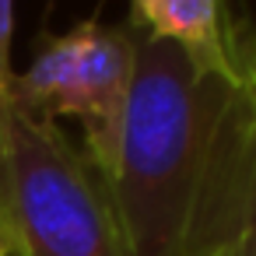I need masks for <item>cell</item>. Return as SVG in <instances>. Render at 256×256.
<instances>
[{"instance_id": "6da1fadb", "label": "cell", "mask_w": 256, "mask_h": 256, "mask_svg": "<svg viewBox=\"0 0 256 256\" xmlns=\"http://www.w3.org/2000/svg\"><path fill=\"white\" fill-rule=\"evenodd\" d=\"M130 28V25H126ZM134 36V84L106 179L130 256H224L256 179V102L246 81L196 70Z\"/></svg>"}, {"instance_id": "7a4b0ae2", "label": "cell", "mask_w": 256, "mask_h": 256, "mask_svg": "<svg viewBox=\"0 0 256 256\" xmlns=\"http://www.w3.org/2000/svg\"><path fill=\"white\" fill-rule=\"evenodd\" d=\"M0 238L8 256H130L84 151L56 123L25 112L0 154Z\"/></svg>"}, {"instance_id": "3957f363", "label": "cell", "mask_w": 256, "mask_h": 256, "mask_svg": "<svg viewBox=\"0 0 256 256\" xmlns=\"http://www.w3.org/2000/svg\"><path fill=\"white\" fill-rule=\"evenodd\" d=\"M134 84V36L126 25L78 22L46 32L32 64L14 78V106L32 120H78L84 158L102 176L116 168L123 120Z\"/></svg>"}, {"instance_id": "277c9868", "label": "cell", "mask_w": 256, "mask_h": 256, "mask_svg": "<svg viewBox=\"0 0 256 256\" xmlns=\"http://www.w3.org/2000/svg\"><path fill=\"white\" fill-rule=\"evenodd\" d=\"M126 25L148 39L168 42L204 74L246 81L238 36L232 32V14L221 0H134Z\"/></svg>"}, {"instance_id": "5b68a950", "label": "cell", "mask_w": 256, "mask_h": 256, "mask_svg": "<svg viewBox=\"0 0 256 256\" xmlns=\"http://www.w3.org/2000/svg\"><path fill=\"white\" fill-rule=\"evenodd\" d=\"M11 42H14V4L0 0V154H4L11 130H14V64H11Z\"/></svg>"}, {"instance_id": "8992f818", "label": "cell", "mask_w": 256, "mask_h": 256, "mask_svg": "<svg viewBox=\"0 0 256 256\" xmlns=\"http://www.w3.org/2000/svg\"><path fill=\"white\" fill-rule=\"evenodd\" d=\"M232 256H256V179H252V190H249L246 218H242V228H238V235H235Z\"/></svg>"}, {"instance_id": "52a82bcc", "label": "cell", "mask_w": 256, "mask_h": 256, "mask_svg": "<svg viewBox=\"0 0 256 256\" xmlns=\"http://www.w3.org/2000/svg\"><path fill=\"white\" fill-rule=\"evenodd\" d=\"M238 64H242L246 84H249L252 102H256V32H249L246 39H238Z\"/></svg>"}, {"instance_id": "ba28073f", "label": "cell", "mask_w": 256, "mask_h": 256, "mask_svg": "<svg viewBox=\"0 0 256 256\" xmlns=\"http://www.w3.org/2000/svg\"><path fill=\"white\" fill-rule=\"evenodd\" d=\"M0 256H8V252H4V238H0Z\"/></svg>"}, {"instance_id": "9c48e42d", "label": "cell", "mask_w": 256, "mask_h": 256, "mask_svg": "<svg viewBox=\"0 0 256 256\" xmlns=\"http://www.w3.org/2000/svg\"><path fill=\"white\" fill-rule=\"evenodd\" d=\"M224 256H232V249H228V252H224Z\"/></svg>"}, {"instance_id": "30bf717a", "label": "cell", "mask_w": 256, "mask_h": 256, "mask_svg": "<svg viewBox=\"0 0 256 256\" xmlns=\"http://www.w3.org/2000/svg\"><path fill=\"white\" fill-rule=\"evenodd\" d=\"M252 32H256V28H252Z\"/></svg>"}]
</instances>
